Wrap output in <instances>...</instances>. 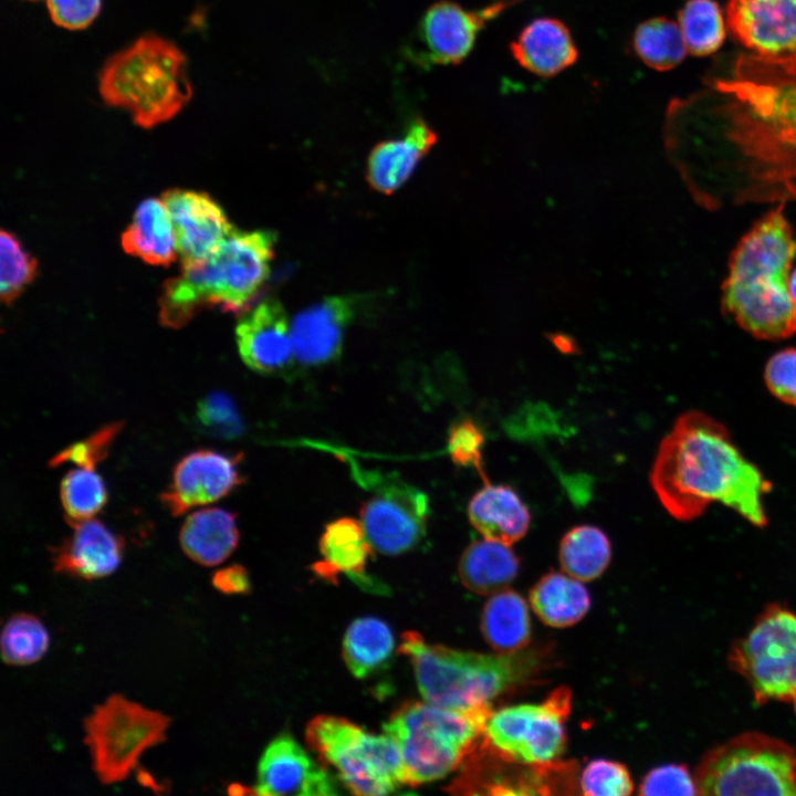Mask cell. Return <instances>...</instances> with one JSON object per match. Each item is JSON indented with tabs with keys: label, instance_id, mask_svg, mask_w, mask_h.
Listing matches in <instances>:
<instances>
[{
	"label": "cell",
	"instance_id": "cell-11",
	"mask_svg": "<svg viewBox=\"0 0 796 796\" xmlns=\"http://www.w3.org/2000/svg\"><path fill=\"white\" fill-rule=\"evenodd\" d=\"M169 718L121 694L108 696L84 719L92 767L98 781L125 779L147 748L166 739Z\"/></svg>",
	"mask_w": 796,
	"mask_h": 796
},
{
	"label": "cell",
	"instance_id": "cell-13",
	"mask_svg": "<svg viewBox=\"0 0 796 796\" xmlns=\"http://www.w3.org/2000/svg\"><path fill=\"white\" fill-rule=\"evenodd\" d=\"M521 1L496 0L474 10L450 0L433 2L418 23L411 54L422 64L458 65L470 55L486 24Z\"/></svg>",
	"mask_w": 796,
	"mask_h": 796
},
{
	"label": "cell",
	"instance_id": "cell-26",
	"mask_svg": "<svg viewBox=\"0 0 796 796\" xmlns=\"http://www.w3.org/2000/svg\"><path fill=\"white\" fill-rule=\"evenodd\" d=\"M318 547L322 559L312 566L316 575L333 583L341 574L352 576L359 584L371 583L365 577V567L373 547L362 523L350 517L328 523L321 535Z\"/></svg>",
	"mask_w": 796,
	"mask_h": 796
},
{
	"label": "cell",
	"instance_id": "cell-44",
	"mask_svg": "<svg viewBox=\"0 0 796 796\" xmlns=\"http://www.w3.org/2000/svg\"><path fill=\"white\" fill-rule=\"evenodd\" d=\"M764 380L772 395L796 407V347L781 349L769 357Z\"/></svg>",
	"mask_w": 796,
	"mask_h": 796
},
{
	"label": "cell",
	"instance_id": "cell-38",
	"mask_svg": "<svg viewBox=\"0 0 796 796\" xmlns=\"http://www.w3.org/2000/svg\"><path fill=\"white\" fill-rule=\"evenodd\" d=\"M1 301L12 304L25 287L33 282L38 273L35 258L22 245L12 232L2 229L0 233Z\"/></svg>",
	"mask_w": 796,
	"mask_h": 796
},
{
	"label": "cell",
	"instance_id": "cell-9",
	"mask_svg": "<svg viewBox=\"0 0 796 796\" xmlns=\"http://www.w3.org/2000/svg\"><path fill=\"white\" fill-rule=\"evenodd\" d=\"M305 737L356 795H387L408 785L400 748L388 734L368 733L339 716L318 715L310 721Z\"/></svg>",
	"mask_w": 796,
	"mask_h": 796
},
{
	"label": "cell",
	"instance_id": "cell-1",
	"mask_svg": "<svg viewBox=\"0 0 796 796\" xmlns=\"http://www.w3.org/2000/svg\"><path fill=\"white\" fill-rule=\"evenodd\" d=\"M667 151L706 209L796 200V51L741 52L668 105Z\"/></svg>",
	"mask_w": 796,
	"mask_h": 796
},
{
	"label": "cell",
	"instance_id": "cell-24",
	"mask_svg": "<svg viewBox=\"0 0 796 796\" xmlns=\"http://www.w3.org/2000/svg\"><path fill=\"white\" fill-rule=\"evenodd\" d=\"M436 143L434 130L422 118L412 119L400 138L380 142L371 149L366 168L369 186L378 192L392 193Z\"/></svg>",
	"mask_w": 796,
	"mask_h": 796
},
{
	"label": "cell",
	"instance_id": "cell-15",
	"mask_svg": "<svg viewBox=\"0 0 796 796\" xmlns=\"http://www.w3.org/2000/svg\"><path fill=\"white\" fill-rule=\"evenodd\" d=\"M480 745L462 763L461 772L447 788L450 793L530 795L559 793L561 788L567 792V787H574L570 778L575 768L569 763L556 760L544 764H521L514 769L515 762L510 761L504 767L505 758L496 752L500 764H495L494 753L485 743L490 753L488 763Z\"/></svg>",
	"mask_w": 796,
	"mask_h": 796
},
{
	"label": "cell",
	"instance_id": "cell-40",
	"mask_svg": "<svg viewBox=\"0 0 796 796\" xmlns=\"http://www.w3.org/2000/svg\"><path fill=\"white\" fill-rule=\"evenodd\" d=\"M578 787L586 796H627L633 790V782L624 764L597 758L584 767Z\"/></svg>",
	"mask_w": 796,
	"mask_h": 796
},
{
	"label": "cell",
	"instance_id": "cell-12",
	"mask_svg": "<svg viewBox=\"0 0 796 796\" xmlns=\"http://www.w3.org/2000/svg\"><path fill=\"white\" fill-rule=\"evenodd\" d=\"M570 691L558 688L541 703H521L492 711L484 729L485 743L499 755L523 764L556 761L566 746L565 722Z\"/></svg>",
	"mask_w": 796,
	"mask_h": 796
},
{
	"label": "cell",
	"instance_id": "cell-22",
	"mask_svg": "<svg viewBox=\"0 0 796 796\" xmlns=\"http://www.w3.org/2000/svg\"><path fill=\"white\" fill-rule=\"evenodd\" d=\"M73 534L50 548L53 569L81 579L92 580L114 573L123 557V541L102 522L73 525Z\"/></svg>",
	"mask_w": 796,
	"mask_h": 796
},
{
	"label": "cell",
	"instance_id": "cell-31",
	"mask_svg": "<svg viewBox=\"0 0 796 796\" xmlns=\"http://www.w3.org/2000/svg\"><path fill=\"white\" fill-rule=\"evenodd\" d=\"M480 628L486 643L498 653H513L526 649L531 639L526 601L510 589L491 595L483 607Z\"/></svg>",
	"mask_w": 796,
	"mask_h": 796
},
{
	"label": "cell",
	"instance_id": "cell-35",
	"mask_svg": "<svg viewBox=\"0 0 796 796\" xmlns=\"http://www.w3.org/2000/svg\"><path fill=\"white\" fill-rule=\"evenodd\" d=\"M726 22L715 0H688L678 12V24L688 52L694 56L715 53L726 36Z\"/></svg>",
	"mask_w": 796,
	"mask_h": 796
},
{
	"label": "cell",
	"instance_id": "cell-8",
	"mask_svg": "<svg viewBox=\"0 0 796 796\" xmlns=\"http://www.w3.org/2000/svg\"><path fill=\"white\" fill-rule=\"evenodd\" d=\"M693 775L699 795L796 796V750L777 737L745 732L709 750Z\"/></svg>",
	"mask_w": 796,
	"mask_h": 796
},
{
	"label": "cell",
	"instance_id": "cell-23",
	"mask_svg": "<svg viewBox=\"0 0 796 796\" xmlns=\"http://www.w3.org/2000/svg\"><path fill=\"white\" fill-rule=\"evenodd\" d=\"M510 52L522 69L540 77H553L578 59V49L567 25L549 17L527 23L510 43Z\"/></svg>",
	"mask_w": 796,
	"mask_h": 796
},
{
	"label": "cell",
	"instance_id": "cell-18",
	"mask_svg": "<svg viewBox=\"0 0 796 796\" xmlns=\"http://www.w3.org/2000/svg\"><path fill=\"white\" fill-rule=\"evenodd\" d=\"M254 793L265 796H331L337 793L328 771L317 764L290 735H277L258 765Z\"/></svg>",
	"mask_w": 796,
	"mask_h": 796
},
{
	"label": "cell",
	"instance_id": "cell-32",
	"mask_svg": "<svg viewBox=\"0 0 796 796\" xmlns=\"http://www.w3.org/2000/svg\"><path fill=\"white\" fill-rule=\"evenodd\" d=\"M395 646L389 626L375 617L354 620L343 641V658L358 679L366 678L389 661Z\"/></svg>",
	"mask_w": 796,
	"mask_h": 796
},
{
	"label": "cell",
	"instance_id": "cell-5",
	"mask_svg": "<svg viewBox=\"0 0 796 796\" xmlns=\"http://www.w3.org/2000/svg\"><path fill=\"white\" fill-rule=\"evenodd\" d=\"M399 652L410 659L428 703L463 711L490 705L500 694L532 681L546 663L541 650L484 654L428 643L416 631L402 635Z\"/></svg>",
	"mask_w": 796,
	"mask_h": 796
},
{
	"label": "cell",
	"instance_id": "cell-4",
	"mask_svg": "<svg viewBox=\"0 0 796 796\" xmlns=\"http://www.w3.org/2000/svg\"><path fill=\"white\" fill-rule=\"evenodd\" d=\"M275 237L271 231L233 229L208 258L182 265L159 296V322L179 328L202 310L244 313L256 300L270 273Z\"/></svg>",
	"mask_w": 796,
	"mask_h": 796
},
{
	"label": "cell",
	"instance_id": "cell-46",
	"mask_svg": "<svg viewBox=\"0 0 796 796\" xmlns=\"http://www.w3.org/2000/svg\"><path fill=\"white\" fill-rule=\"evenodd\" d=\"M213 586L224 594H244L250 589L248 572L241 565L219 569L212 577Z\"/></svg>",
	"mask_w": 796,
	"mask_h": 796
},
{
	"label": "cell",
	"instance_id": "cell-2",
	"mask_svg": "<svg viewBox=\"0 0 796 796\" xmlns=\"http://www.w3.org/2000/svg\"><path fill=\"white\" fill-rule=\"evenodd\" d=\"M650 483L678 521H692L720 502L754 526L767 524L764 496L771 482L743 455L727 429L701 411L675 420L660 442Z\"/></svg>",
	"mask_w": 796,
	"mask_h": 796
},
{
	"label": "cell",
	"instance_id": "cell-17",
	"mask_svg": "<svg viewBox=\"0 0 796 796\" xmlns=\"http://www.w3.org/2000/svg\"><path fill=\"white\" fill-rule=\"evenodd\" d=\"M160 199L170 216L182 265L208 258L233 231L221 206L206 192L175 188Z\"/></svg>",
	"mask_w": 796,
	"mask_h": 796
},
{
	"label": "cell",
	"instance_id": "cell-20",
	"mask_svg": "<svg viewBox=\"0 0 796 796\" xmlns=\"http://www.w3.org/2000/svg\"><path fill=\"white\" fill-rule=\"evenodd\" d=\"M235 341L242 360L256 373L282 374L294 360L289 320L274 298L244 312L235 327Z\"/></svg>",
	"mask_w": 796,
	"mask_h": 796
},
{
	"label": "cell",
	"instance_id": "cell-41",
	"mask_svg": "<svg viewBox=\"0 0 796 796\" xmlns=\"http://www.w3.org/2000/svg\"><path fill=\"white\" fill-rule=\"evenodd\" d=\"M123 427L122 422H112L103 426L84 440L70 444L51 460V467H57L65 462H72L80 468L94 469L104 460L108 453L117 433Z\"/></svg>",
	"mask_w": 796,
	"mask_h": 796
},
{
	"label": "cell",
	"instance_id": "cell-39",
	"mask_svg": "<svg viewBox=\"0 0 796 796\" xmlns=\"http://www.w3.org/2000/svg\"><path fill=\"white\" fill-rule=\"evenodd\" d=\"M196 422L203 433L222 439L235 438L243 431L237 406L222 391H212L198 402Z\"/></svg>",
	"mask_w": 796,
	"mask_h": 796
},
{
	"label": "cell",
	"instance_id": "cell-30",
	"mask_svg": "<svg viewBox=\"0 0 796 796\" xmlns=\"http://www.w3.org/2000/svg\"><path fill=\"white\" fill-rule=\"evenodd\" d=\"M530 604L546 626L566 628L585 617L590 597L580 580L565 573L551 572L531 588Z\"/></svg>",
	"mask_w": 796,
	"mask_h": 796
},
{
	"label": "cell",
	"instance_id": "cell-14",
	"mask_svg": "<svg viewBox=\"0 0 796 796\" xmlns=\"http://www.w3.org/2000/svg\"><path fill=\"white\" fill-rule=\"evenodd\" d=\"M359 513L371 547L394 556L415 548L423 540L429 504L420 490L398 479H389L364 502Z\"/></svg>",
	"mask_w": 796,
	"mask_h": 796
},
{
	"label": "cell",
	"instance_id": "cell-7",
	"mask_svg": "<svg viewBox=\"0 0 796 796\" xmlns=\"http://www.w3.org/2000/svg\"><path fill=\"white\" fill-rule=\"evenodd\" d=\"M491 705L451 710L419 701H407L384 724L398 744L408 786L443 778L459 768L484 739Z\"/></svg>",
	"mask_w": 796,
	"mask_h": 796
},
{
	"label": "cell",
	"instance_id": "cell-28",
	"mask_svg": "<svg viewBox=\"0 0 796 796\" xmlns=\"http://www.w3.org/2000/svg\"><path fill=\"white\" fill-rule=\"evenodd\" d=\"M179 542L185 554L203 566H214L235 549L239 530L235 515L210 507L190 514L182 524Z\"/></svg>",
	"mask_w": 796,
	"mask_h": 796
},
{
	"label": "cell",
	"instance_id": "cell-48",
	"mask_svg": "<svg viewBox=\"0 0 796 796\" xmlns=\"http://www.w3.org/2000/svg\"><path fill=\"white\" fill-rule=\"evenodd\" d=\"M29 1H36V0H29Z\"/></svg>",
	"mask_w": 796,
	"mask_h": 796
},
{
	"label": "cell",
	"instance_id": "cell-25",
	"mask_svg": "<svg viewBox=\"0 0 796 796\" xmlns=\"http://www.w3.org/2000/svg\"><path fill=\"white\" fill-rule=\"evenodd\" d=\"M471 524L484 538L512 545L528 531L531 515L520 495L509 485H484L474 493L468 506Z\"/></svg>",
	"mask_w": 796,
	"mask_h": 796
},
{
	"label": "cell",
	"instance_id": "cell-29",
	"mask_svg": "<svg viewBox=\"0 0 796 796\" xmlns=\"http://www.w3.org/2000/svg\"><path fill=\"white\" fill-rule=\"evenodd\" d=\"M511 545L489 538L471 543L458 566L464 587L478 595H493L514 580L520 562Z\"/></svg>",
	"mask_w": 796,
	"mask_h": 796
},
{
	"label": "cell",
	"instance_id": "cell-33",
	"mask_svg": "<svg viewBox=\"0 0 796 796\" xmlns=\"http://www.w3.org/2000/svg\"><path fill=\"white\" fill-rule=\"evenodd\" d=\"M558 559L563 572L580 582L598 578L611 559V545L597 526H574L562 537Z\"/></svg>",
	"mask_w": 796,
	"mask_h": 796
},
{
	"label": "cell",
	"instance_id": "cell-47",
	"mask_svg": "<svg viewBox=\"0 0 796 796\" xmlns=\"http://www.w3.org/2000/svg\"><path fill=\"white\" fill-rule=\"evenodd\" d=\"M788 290L790 297L796 306V261L790 270L789 280H788Z\"/></svg>",
	"mask_w": 796,
	"mask_h": 796
},
{
	"label": "cell",
	"instance_id": "cell-36",
	"mask_svg": "<svg viewBox=\"0 0 796 796\" xmlns=\"http://www.w3.org/2000/svg\"><path fill=\"white\" fill-rule=\"evenodd\" d=\"M93 470L87 468L71 470L61 482L62 507L71 526L90 520L107 501L104 482Z\"/></svg>",
	"mask_w": 796,
	"mask_h": 796
},
{
	"label": "cell",
	"instance_id": "cell-45",
	"mask_svg": "<svg viewBox=\"0 0 796 796\" xmlns=\"http://www.w3.org/2000/svg\"><path fill=\"white\" fill-rule=\"evenodd\" d=\"M52 21L67 30L87 28L100 14L102 0H45Z\"/></svg>",
	"mask_w": 796,
	"mask_h": 796
},
{
	"label": "cell",
	"instance_id": "cell-27",
	"mask_svg": "<svg viewBox=\"0 0 796 796\" xmlns=\"http://www.w3.org/2000/svg\"><path fill=\"white\" fill-rule=\"evenodd\" d=\"M123 250L151 265L167 266L176 260L174 226L161 199L143 200L121 237Z\"/></svg>",
	"mask_w": 796,
	"mask_h": 796
},
{
	"label": "cell",
	"instance_id": "cell-34",
	"mask_svg": "<svg viewBox=\"0 0 796 796\" xmlns=\"http://www.w3.org/2000/svg\"><path fill=\"white\" fill-rule=\"evenodd\" d=\"M631 46L643 64L660 72L678 66L688 53L678 22L666 17L639 23L632 33Z\"/></svg>",
	"mask_w": 796,
	"mask_h": 796
},
{
	"label": "cell",
	"instance_id": "cell-6",
	"mask_svg": "<svg viewBox=\"0 0 796 796\" xmlns=\"http://www.w3.org/2000/svg\"><path fill=\"white\" fill-rule=\"evenodd\" d=\"M98 92L106 105L128 112L142 128H153L175 117L192 96L186 56L174 42L144 34L107 59Z\"/></svg>",
	"mask_w": 796,
	"mask_h": 796
},
{
	"label": "cell",
	"instance_id": "cell-3",
	"mask_svg": "<svg viewBox=\"0 0 796 796\" xmlns=\"http://www.w3.org/2000/svg\"><path fill=\"white\" fill-rule=\"evenodd\" d=\"M777 203L756 220L733 249L722 284V308L758 339L796 333V306L788 280L796 261V235Z\"/></svg>",
	"mask_w": 796,
	"mask_h": 796
},
{
	"label": "cell",
	"instance_id": "cell-19",
	"mask_svg": "<svg viewBox=\"0 0 796 796\" xmlns=\"http://www.w3.org/2000/svg\"><path fill=\"white\" fill-rule=\"evenodd\" d=\"M725 22L732 38L750 52L796 51V0H729Z\"/></svg>",
	"mask_w": 796,
	"mask_h": 796
},
{
	"label": "cell",
	"instance_id": "cell-21",
	"mask_svg": "<svg viewBox=\"0 0 796 796\" xmlns=\"http://www.w3.org/2000/svg\"><path fill=\"white\" fill-rule=\"evenodd\" d=\"M355 303L353 296H329L296 314L291 324L295 360L304 366L336 360Z\"/></svg>",
	"mask_w": 796,
	"mask_h": 796
},
{
	"label": "cell",
	"instance_id": "cell-43",
	"mask_svg": "<svg viewBox=\"0 0 796 796\" xmlns=\"http://www.w3.org/2000/svg\"><path fill=\"white\" fill-rule=\"evenodd\" d=\"M639 794L699 795L694 775L683 764H664L649 771L640 783Z\"/></svg>",
	"mask_w": 796,
	"mask_h": 796
},
{
	"label": "cell",
	"instance_id": "cell-37",
	"mask_svg": "<svg viewBox=\"0 0 796 796\" xmlns=\"http://www.w3.org/2000/svg\"><path fill=\"white\" fill-rule=\"evenodd\" d=\"M49 647L43 624L30 614H15L3 626L1 654L8 664L25 666L42 658Z\"/></svg>",
	"mask_w": 796,
	"mask_h": 796
},
{
	"label": "cell",
	"instance_id": "cell-16",
	"mask_svg": "<svg viewBox=\"0 0 796 796\" xmlns=\"http://www.w3.org/2000/svg\"><path fill=\"white\" fill-rule=\"evenodd\" d=\"M240 454L197 450L185 455L175 467L171 482L160 495L161 503L174 516L193 506L214 502L243 482L239 470Z\"/></svg>",
	"mask_w": 796,
	"mask_h": 796
},
{
	"label": "cell",
	"instance_id": "cell-42",
	"mask_svg": "<svg viewBox=\"0 0 796 796\" xmlns=\"http://www.w3.org/2000/svg\"><path fill=\"white\" fill-rule=\"evenodd\" d=\"M484 434L471 419L463 418L450 427L448 451L451 460L459 467H472L485 479L482 470V448Z\"/></svg>",
	"mask_w": 796,
	"mask_h": 796
},
{
	"label": "cell",
	"instance_id": "cell-10",
	"mask_svg": "<svg viewBox=\"0 0 796 796\" xmlns=\"http://www.w3.org/2000/svg\"><path fill=\"white\" fill-rule=\"evenodd\" d=\"M729 667L748 684L758 705L781 702L796 714V614L769 604L727 653Z\"/></svg>",
	"mask_w": 796,
	"mask_h": 796
}]
</instances>
